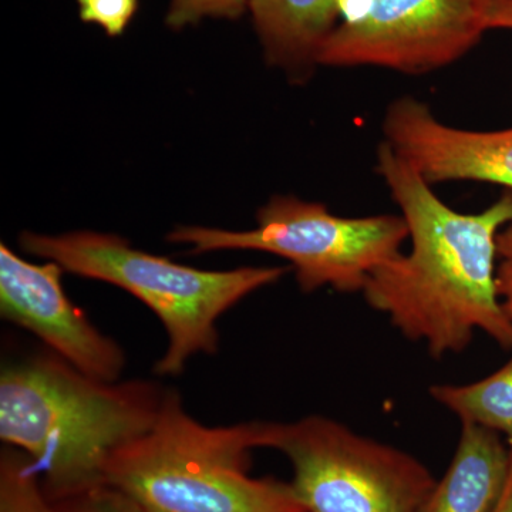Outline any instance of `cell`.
Returning a JSON list of instances; mask_svg holds the SVG:
<instances>
[{
  "instance_id": "10",
  "label": "cell",
  "mask_w": 512,
  "mask_h": 512,
  "mask_svg": "<svg viewBox=\"0 0 512 512\" xmlns=\"http://www.w3.org/2000/svg\"><path fill=\"white\" fill-rule=\"evenodd\" d=\"M249 12L266 63L305 82L339 19L336 0H251Z\"/></svg>"
},
{
  "instance_id": "6",
  "label": "cell",
  "mask_w": 512,
  "mask_h": 512,
  "mask_svg": "<svg viewBox=\"0 0 512 512\" xmlns=\"http://www.w3.org/2000/svg\"><path fill=\"white\" fill-rule=\"evenodd\" d=\"M269 448L308 512H421L437 484L419 458L320 414L272 421Z\"/></svg>"
},
{
  "instance_id": "16",
  "label": "cell",
  "mask_w": 512,
  "mask_h": 512,
  "mask_svg": "<svg viewBox=\"0 0 512 512\" xmlns=\"http://www.w3.org/2000/svg\"><path fill=\"white\" fill-rule=\"evenodd\" d=\"M50 504L53 512H144L127 495L109 485Z\"/></svg>"
},
{
  "instance_id": "4",
  "label": "cell",
  "mask_w": 512,
  "mask_h": 512,
  "mask_svg": "<svg viewBox=\"0 0 512 512\" xmlns=\"http://www.w3.org/2000/svg\"><path fill=\"white\" fill-rule=\"evenodd\" d=\"M20 248L59 264L64 272L119 286L144 303L167 333L168 346L154 365L158 376L177 377L194 356L215 355L218 319L248 295L274 285L289 266H244L202 271L148 254L127 239L94 231L46 235L23 232Z\"/></svg>"
},
{
  "instance_id": "13",
  "label": "cell",
  "mask_w": 512,
  "mask_h": 512,
  "mask_svg": "<svg viewBox=\"0 0 512 512\" xmlns=\"http://www.w3.org/2000/svg\"><path fill=\"white\" fill-rule=\"evenodd\" d=\"M0 512H53L32 460L10 446L0 453Z\"/></svg>"
},
{
  "instance_id": "7",
  "label": "cell",
  "mask_w": 512,
  "mask_h": 512,
  "mask_svg": "<svg viewBox=\"0 0 512 512\" xmlns=\"http://www.w3.org/2000/svg\"><path fill=\"white\" fill-rule=\"evenodd\" d=\"M487 0H373L323 42L318 66L424 74L463 59L488 32Z\"/></svg>"
},
{
  "instance_id": "18",
  "label": "cell",
  "mask_w": 512,
  "mask_h": 512,
  "mask_svg": "<svg viewBox=\"0 0 512 512\" xmlns=\"http://www.w3.org/2000/svg\"><path fill=\"white\" fill-rule=\"evenodd\" d=\"M488 29L512 30V0H487Z\"/></svg>"
},
{
  "instance_id": "17",
  "label": "cell",
  "mask_w": 512,
  "mask_h": 512,
  "mask_svg": "<svg viewBox=\"0 0 512 512\" xmlns=\"http://www.w3.org/2000/svg\"><path fill=\"white\" fill-rule=\"evenodd\" d=\"M497 289L504 312L512 320V222L497 239Z\"/></svg>"
},
{
  "instance_id": "5",
  "label": "cell",
  "mask_w": 512,
  "mask_h": 512,
  "mask_svg": "<svg viewBox=\"0 0 512 512\" xmlns=\"http://www.w3.org/2000/svg\"><path fill=\"white\" fill-rule=\"evenodd\" d=\"M409 228L402 215L340 217L322 202L275 195L256 212L247 231L177 227L167 241L190 247L192 254L258 251L291 262L302 292L332 288L362 292L379 266L402 252Z\"/></svg>"
},
{
  "instance_id": "2",
  "label": "cell",
  "mask_w": 512,
  "mask_h": 512,
  "mask_svg": "<svg viewBox=\"0 0 512 512\" xmlns=\"http://www.w3.org/2000/svg\"><path fill=\"white\" fill-rule=\"evenodd\" d=\"M167 387L104 382L55 353L8 363L0 373V440L32 460L50 503L104 485L111 456L156 424Z\"/></svg>"
},
{
  "instance_id": "19",
  "label": "cell",
  "mask_w": 512,
  "mask_h": 512,
  "mask_svg": "<svg viewBox=\"0 0 512 512\" xmlns=\"http://www.w3.org/2000/svg\"><path fill=\"white\" fill-rule=\"evenodd\" d=\"M373 0H336V8H338L340 23L357 22L369 12Z\"/></svg>"
},
{
  "instance_id": "11",
  "label": "cell",
  "mask_w": 512,
  "mask_h": 512,
  "mask_svg": "<svg viewBox=\"0 0 512 512\" xmlns=\"http://www.w3.org/2000/svg\"><path fill=\"white\" fill-rule=\"evenodd\" d=\"M510 464L511 447L500 434L461 423L453 460L421 512H493Z\"/></svg>"
},
{
  "instance_id": "8",
  "label": "cell",
  "mask_w": 512,
  "mask_h": 512,
  "mask_svg": "<svg viewBox=\"0 0 512 512\" xmlns=\"http://www.w3.org/2000/svg\"><path fill=\"white\" fill-rule=\"evenodd\" d=\"M56 262L32 264L0 245V315L28 330L49 352L84 375L119 382L126 369L123 348L93 325L64 292Z\"/></svg>"
},
{
  "instance_id": "9",
  "label": "cell",
  "mask_w": 512,
  "mask_h": 512,
  "mask_svg": "<svg viewBox=\"0 0 512 512\" xmlns=\"http://www.w3.org/2000/svg\"><path fill=\"white\" fill-rule=\"evenodd\" d=\"M383 141L433 187L474 181L512 191V127L477 131L448 126L429 104L412 96L384 111Z\"/></svg>"
},
{
  "instance_id": "3",
  "label": "cell",
  "mask_w": 512,
  "mask_h": 512,
  "mask_svg": "<svg viewBox=\"0 0 512 512\" xmlns=\"http://www.w3.org/2000/svg\"><path fill=\"white\" fill-rule=\"evenodd\" d=\"M272 421L210 427L167 387L156 424L111 456L104 485L144 512H308L292 483L249 474L251 453L269 448Z\"/></svg>"
},
{
  "instance_id": "1",
  "label": "cell",
  "mask_w": 512,
  "mask_h": 512,
  "mask_svg": "<svg viewBox=\"0 0 512 512\" xmlns=\"http://www.w3.org/2000/svg\"><path fill=\"white\" fill-rule=\"evenodd\" d=\"M376 173L406 221L410 249L369 276L367 305L436 359L464 352L477 332L512 350L497 289V239L512 222V191L484 211L458 212L384 141Z\"/></svg>"
},
{
  "instance_id": "15",
  "label": "cell",
  "mask_w": 512,
  "mask_h": 512,
  "mask_svg": "<svg viewBox=\"0 0 512 512\" xmlns=\"http://www.w3.org/2000/svg\"><path fill=\"white\" fill-rule=\"evenodd\" d=\"M80 19L100 26L111 37L121 36L130 25L138 0H77Z\"/></svg>"
},
{
  "instance_id": "14",
  "label": "cell",
  "mask_w": 512,
  "mask_h": 512,
  "mask_svg": "<svg viewBox=\"0 0 512 512\" xmlns=\"http://www.w3.org/2000/svg\"><path fill=\"white\" fill-rule=\"evenodd\" d=\"M251 0H171L165 25L173 30L197 25L204 19H238Z\"/></svg>"
},
{
  "instance_id": "20",
  "label": "cell",
  "mask_w": 512,
  "mask_h": 512,
  "mask_svg": "<svg viewBox=\"0 0 512 512\" xmlns=\"http://www.w3.org/2000/svg\"><path fill=\"white\" fill-rule=\"evenodd\" d=\"M493 512H512V447L510 473H508L507 484H505L504 493L498 501L497 507Z\"/></svg>"
},
{
  "instance_id": "12",
  "label": "cell",
  "mask_w": 512,
  "mask_h": 512,
  "mask_svg": "<svg viewBox=\"0 0 512 512\" xmlns=\"http://www.w3.org/2000/svg\"><path fill=\"white\" fill-rule=\"evenodd\" d=\"M431 399L460 420L500 434L512 447V356L491 375L466 384H434Z\"/></svg>"
}]
</instances>
